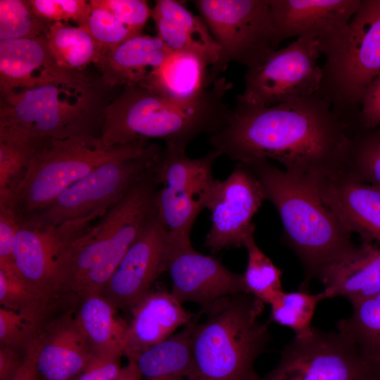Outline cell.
I'll use <instances>...</instances> for the list:
<instances>
[{
	"label": "cell",
	"instance_id": "f546056e",
	"mask_svg": "<svg viewBox=\"0 0 380 380\" xmlns=\"http://www.w3.org/2000/svg\"><path fill=\"white\" fill-rule=\"evenodd\" d=\"M39 140L15 126L0 124V205L8 202L22 181Z\"/></svg>",
	"mask_w": 380,
	"mask_h": 380
},
{
	"label": "cell",
	"instance_id": "8fae6325",
	"mask_svg": "<svg viewBox=\"0 0 380 380\" xmlns=\"http://www.w3.org/2000/svg\"><path fill=\"white\" fill-rule=\"evenodd\" d=\"M192 2L220 47L221 72L232 61L254 66L277 50L268 0Z\"/></svg>",
	"mask_w": 380,
	"mask_h": 380
},
{
	"label": "cell",
	"instance_id": "d6a6232c",
	"mask_svg": "<svg viewBox=\"0 0 380 380\" xmlns=\"http://www.w3.org/2000/svg\"><path fill=\"white\" fill-rule=\"evenodd\" d=\"M344 176L380 189V127L360 129L352 137Z\"/></svg>",
	"mask_w": 380,
	"mask_h": 380
},
{
	"label": "cell",
	"instance_id": "7c38bea8",
	"mask_svg": "<svg viewBox=\"0 0 380 380\" xmlns=\"http://www.w3.org/2000/svg\"><path fill=\"white\" fill-rule=\"evenodd\" d=\"M322 54L317 41L297 38L248 68L244 91L236 97L250 104L272 106L317 94L322 77V67L317 64Z\"/></svg>",
	"mask_w": 380,
	"mask_h": 380
},
{
	"label": "cell",
	"instance_id": "277c9868",
	"mask_svg": "<svg viewBox=\"0 0 380 380\" xmlns=\"http://www.w3.org/2000/svg\"><path fill=\"white\" fill-rule=\"evenodd\" d=\"M158 188L154 170L71 246L62 271L63 296L101 292L155 213Z\"/></svg>",
	"mask_w": 380,
	"mask_h": 380
},
{
	"label": "cell",
	"instance_id": "b9f144b4",
	"mask_svg": "<svg viewBox=\"0 0 380 380\" xmlns=\"http://www.w3.org/2000/svg\"><path fill=\"white\" fill-rule=\"evenodd\" d=\"M19 220L13 210L0 205V262H13Z\"/></svg>",
	"mask_w": 380,
	"mask_h": 380
},
{
	"label": "cell",
	"instance_id": "44dd1931",
	"mask_svg": "<svg viewBox=\"0 0 380 380\" xmlns=\"http://www.w3.org/2000/svg\"><path fill=\"white\" fill-rule=\"evenodd\" d=\"M325 205L362 243L380 246V189L344 175L324 181L314 189Z\"/></svg>",
	"mask_w": 380,
	"mask_h": 380
},
{
	"label": "cell",
	"instance_id": "4fadbf2b",
	"mask_svg": "<svg viewBox=\"0 0 380 380\" xmlns=\"http://www.w3.org/2000/svg\"><path fill=\"white\" fill-rule=\"evenodd\" d=\"M102 214L39 226L19 221L13 262L22 279L37 292L58 300L63 264L71 246L87 233Z\"/></svg>",
	"mask_w": 380,
	"mask_h": 380
},
{
	"label": "cell",
	"instance_id": "83f0119b",
	"mask_svg": "<svg viewBox=\"0 0 380 380\" xmlns=\"http://www.w3.org/2000/svg\"><path fill=\"white\" fill-rule=\"evenodd\" d=\"M201 310L179 332L139 355L134 360L143 380H198L191 336Z\"/></svg>",
	"mask_w": 380,
	"mask_h": 380
},
{
	"label": "cell",
	"instance_id": "4316f807",
	"mask_svg": "<svg viewBox=\"0 0 380 380\" xmlns=\"http://www.w3.org/2000/svg\"><path fill=\"white\" fill-rule=\"evenodd\" d=\"M80 300L75 319L94 355L123 356L129 322L119 315L118 308L100 293Z\"/></svg>",
	"mask_w": 380,
	"mask_h": 380
},
{
	"label": "cell",
	"instance_id": "f35d334b",
	"mask_svg": "<svg viewBox=\"0 0 380 380\" xmlns=\"http://www.w3.org/2000/svg\"><path fill=\"white\" fill-rule=\"evenodd\" d=\"M34 13L50 22H75L78 27L85 23L90 11L85 0H29Z\"/></svg>",
	"mask_w": 380,
	"mask_h": 380
},
{
	"label": "cell",
	"instance_id": "52a82bcc",
	"mask_svg": "<svg viewBox=\"0 0 380 380\" xmlns=\"http://www.w3.org/2000/svg\"><path fill=\"white\" fill-rule=\"evenodd\" d=\"M317 94L358 127L362 94L380 74V0H361L343 32L324 53Z\"/></svg>",
	"mask_w": 380,
	"mask_h": 380
},
{
	"label": "cell",
	"instance_id": "1f68e13d",
	"mask_svg": "<svg viewBox=\"0 0 380 380\" xmlns=\"http://www.w3.org/2000/svg\"><path fill=\"white\" fill-rule=\"evenodd\" d=\"M49 49L62 67L82 70L95 63L99 56V47L82 27L68 23H51L45 35Z\"/></svg>",
	"mask_w": 380,
	"mask_h": 380
},
{
	"label": "cell",
	"instance_id": "4dcf8cb0",
	"mask_svg": "<svg viewBox=\"0 0 380 380\" xmlns=\"http://www.w3.org/2000/svg\"><path fill=\"white\" fill-rule=\"evenodd\" d=\"M353 313L337 323L369 367H380V293L352 303Z\"/></svg>",
	"mask_w": 380,
	"mask_h": 380
},
{
	"label": "cell",
	"instance_id": "8992f818",
	"mask_svg": "<svg viewBox=\"0 0 380 380\" xmlns=\"http://www.w3.org/2000/svg\"><path fill=\"white\" fill-rule=\"evenodd\" d=\"M115 88L99 76L84 84L54 82L11 91L0 95V124L39 139L100 137Z\"/></svg>",
	"mask_w": 380,
	"mask_h": 380
},
{
	"label": "cell",
	"instance_id": "ffe728a7",
	"mask_svg": "<svg viewBox=\"0 0 380 380\" xmlns=\"http://www.w3.org/2000/svg\"><path fill=\"white\" fill-rule=\"evenodd\" d=\"M40 380H76L94 353L69 312L51 318L38 335Z\"/></svg>",
	"mask_w": 380,
	"mask_h": 380
},
{
	"label": "cell",
	"instance_id": "484cf974",
	"mask_svg": "<svg viewBox=\"0 0 380 380\" xmlns=\"http://www.w3.org/2000/svg\"><path fill=\"white\" fill-rule=\"evenodd\" d=\"M210 70L207 61L196 53L171 51L139 86L174 100L191 101L211 86Z\"/></svg>",
	"mask_w": 380,
	"mask_h": 380
},
{
	"label": "cell",
	"instance_id": "74e56055",
	"mask_svg": "<svg viewBox=\"0 0 380 380\" xmlns=\"http://www.w3.org/2000/svg\"><path fill=\"white\" fill-rule=\"evenodd\" d=\"M41 330L22 314L0 308V347H13L26 352Z\"/></svg>",
	"mask_w": 380,
	"mask_h": 380
},
{
	"label": "cell",
	"instance_id": "d4e9b609",
	"mask_svg": "<svg viewBox=\"0 0 380 380\" xmlns=\"http://www.w3.org/2000/svg\"><path fill=\"white\" fill-rule=\"evenodd\" d=\"M171 51L157 35L142 34L105 53L94 65L107 85H139Z\"/></svg>",
	"mask_w": 380,
	"mask_h": 380
},
{
	"label": "cell",
	"instance_id": "ba28073f",
	"mask_svg": "<svg viewBox=\"0 0 380 380\" xmlns=\"http://www.w3.org/2000/svg\"><path fill=\"white\" fill-rule=\"evenodd\" d=\"M106 148L100 137L42 138L25 174L6 204L18 220L43 210L77 180L125 151L132 144Z\"/></svg>",
	"mask_w": 380,
	"mask_h": 380
},
{
	"label": "cell",
	"instance_id": "e575fe53",
	"mask_svg": "<svg viewBox=\"0 0 380 380\" xmlns=\"http://www.w3.org/2000/svg\"><path fill=\"white\" fill-rule=\"evenodd\" d=\"M324 299L322 293L283 291L270 305V320L293 329L296 338L305 337L312 332V318L317 305Z\"/></svg>",
	"mask_w": 380,
	"mask_h": 380
},
{
	"label": "cell",
	"instance_id": "cb8c5ba5",
	"mask_svg": "<svg viewBox=\"0 0 380 380\" xmlns=\"http://www.w3.org/2000/svg\"><path fill=\"white\" fill-rule=\"evenodd\" d=\"M318 278L324 298L346 297L351 303L380 293V248L362 243L343 258L324 267Z\"/></svg>",
	"mask_w": 380,
	"mask_h": 380
},
{
	"label": "cell",
	"instance_id": "60d3db41",
	"mask_svg": "<svg viewBox=\"0 0 380 380\" xmlns=\"http://www.w3.org/2000/svg\"><path fill=\"white\" fill-rule=\"evenodd\" d=\"M359 121L361 129L380 127V74L372 81L362 94Z\"/></svg>",
	"mask_w": 380,
	"mask_h": 380
},
{
	"label": "cell",
	"instance_id": "f1b7e54d",
	"mask_svg": "<svg viewBox=\"0 0 380 380\" xmlns=\"http://www.w3.org/2000/svg\"><path fill=\"white\" fill-rule=\"evenodd\" d=\"M30 287L14 262H0L1 307L16 311L42 329L52 318L56 301Z\"/></svg>",
	"mask_w": 380,
	"mask_h": 380
},
{
	"label": "cell",
	"instance_id": "7bdbcfd3",
	"mask_svg": "<svg viewBox=\"0 0 380 380\" xmlns=\"http://www.w3.org/2000/svg\"><path fill=\"white\" fill-rule=\"evenodd\" d=\"M119 356L94 355L76 380H117L122 369Z\"/></svg>",
	"mask_w": 380,
	"mask_h": 380
},
{
	"label": "cell",
	"instance_id": "ab89813d",
	"mask_svg": "<svg viewBox=\"0 0 380 380\" xmlns=\"http://www.w3.org/2000/svg\"><path fill=\"white\" fill-rule=\"evenodd\" d=\"M91 1L110 12L134 36L144 34L143 29L151 18V8L144 0H91Z\"/></svg>",
	"mask_w": 380,
	"mask_h": 380
},
{
	"label": "cell",
	"instance_id": "603a6c76",
	"mask_svg": "<svg viewBox=\"0 0 380 380\" xmlns=\"http://www.w3.org/2000/svg\"><path fill=\"white\" fill-rule=\"evenodd\" d=\"M170 292L151 291L129 310L124 356L134 361L144 351L163 342L181 326H186L194 314L184 308Z\"/></svg>",
	"mask_w": 380,
	"mask_h": 380
},
{
	"label": "cell",
	"instance_id": "7dc6e473",
	"mask_svg": "<svg viewBox=\"0 0 380 380\" xmlns=\"http://www.w3.org/2000/svg\"><path fill=\"white\" fill-rule=\"evenodd\" d=\"M364 380H380V367H369Z\"/></svg>",
	"mask_w": 380,
	"mask_h": 380
},
{
	"label": "cell",
	"instance_id": "ac0fdd59",
	"mask_svg": "<svg viewBox=\"0 0 380 380\" xmlns=\"http://www.w3.org/2000/svg\"><path fill=\"white\" fill-rule=\"evenodd\" d=\"M278 44L297 37L319 42L322 54L343 32L361 0H268Z\"/></svg>",
	"mask_w": 380,
	"mask_h": 380
},
{
	"label": "cell",
	"instance_id": "3957f363",
	"mask_svg": "<svg viewBox=\"0 0 380 380\" xmlns=\"http://www.w3.org/2000/svg\"><path fill=\"white\" fill-rule=\"evenodd\" d=\"M244 164L259 179L265 198L277 209L286 239L303 264L305 279L301 290L307 289L310 280L318 278L324 267L356 248L352 234L312 189L267 159Z\"/></svg>",
	"mask_w": 380,
	"mask_h": 380
},
{
	"label": "cell",
	"instance_id": "d6986e66",
	"mask_svg": "<svg viewBox=\"0 0 380 380\" xmlns=\"http://www.w3.org/2000/svg\"><path fill=\"white\" fill-rule=\"evenodd\" d=\"M93 78L59 65L45 36L0 41V95L48 83L84 84Z\"/></svg>",
	"mask_w": 380,
	"mask_h": 380
},
{
	"label": "cell",
	"instance_id": "7a4b0ae2",
	"mask_svg": "<svg viewBox=\"0 0 380 380\" xmlns=\"http://www.w3.org/2000/svg\"><path fill=\"white\" fill-rule=\"evenodd\" d=\"M232 87L224 77L217 78L197 98L182 101L139 85L125 86L105 110L101 142L110 148L161 139L165 148L186 151L198 136H210L225 124L230 108L224 97Z\"/></svg>",
	"mask_w": 380,
	"mask_h": 380
},
{
	"label": "cell",
	"instance_id": "7402d4cb",
	"mask_svg": "<svg viewBox=\"0 0 380 380\" xmlns=\"http://www.w3.org/2000/svg\"><path fill=\"white\" fill-rule=\"evenodd\" d=\"M157 36L172 51H186L203 58L210 66L209 84L221 72V49L203 19L175 0H157L151 8Z\"/></svg>",
	"mask_w": 380,
	"mask_h": 380
},
{
	"label": "cell",
	"instance_id": "f6af8a7d",
	"mask_svg": "<svg viewBox=\"0 0 380 380\" xmlns=\"http://www.w3.org/2000/svg\"><path fill=\"white\" fill-rule=\"evenodd\" d=\"M38 348L39 341L37 336L30 343L26 351L22 367L11 380H40L37 367Z\"/></svg>",
	"mask_w": 380,
	"mask_h": 380
},
{
	"label": "cell",
	"instance_id": "5b68a950",
	"mask_svg": "<svg viewBox=\"0 0 380 380\" xmlns=\"http://www.w3.org/2000/svg\"><path fill=\"white\" fill-rule=\"evenodd\" d=\"M263 310L262 300L246 293L202 310L207 320L191 336L198 380H260L254 362L270 339L267 324L258 320Z\"/></svg>",
	"mask_w": 380,
	"mask_h": 380
},
{
	"label": "cell",
	"instance_id": "836d02e7",
	"mask_svg": "<svg viewBox=\"0 0 380 380\" xmlns=\"http://www.w3.org/2000/svg\"><path fill=\"white\" fill-rule=\"evenodd\" d=\"M248 251V264L243 275L248 293L272 304L284 291L281 286V270L257 246L254 233L244 241Z\"/></svg>",
	"mask_w": 380,
	"mask_h": 380
},
{
	"label": "cell",
	"instance_id": "9c48e42d",
	"mask_svg": "<svg viewBox=\"0 0 380 380\" xmlns=\"http://www.w3.org/2000/svg\"><path fill=\"white\" fill-rule=\"evenodd\" d=\"M163 149L155 143L134 141L125 151L75 182L45 208L19 221L50 226L103 215L153 171Z\"/></svg>",
	"mask_w": 380,
	"mask_h": 380
},
{
	"label": "cell",
	"instance_id": "2e32d148",
	"mask_svg": "<svg viewBox=\"0 0 380 380\" xmlns=\"http://www.w3.org/2000/svg\"><path fill=\"white\" fill-rule=\"evenodd\" d=\"M167 233L156 210L100 294L117 308L130 310L167 270Z\"/></svg>",
	"mask_w": 380,
	"mask_h": 380
},
{
	"label": "cell",
	"instance_id": "30bf717a",
	"mask_svg": "<svg viewBox=\"0 0 380 380\" xmlns=\"http://www.w3.org/2000/svg\"><path fill=\"white\" fill-rule=\"evenodd\" d=\"M220 156L213 150L191 158L186 151L163 148L155 168L158 185L156 205L170 242H191L196 219L206 208L215 180L213 165Z\"/></svg>",
	"mask_w": 380,
	"mask_h": 380
},
{
	"label": "cell",
	"instance_id": "bcb514c9",
	"mask_svg": "<svg viewBox=\"0 0 380 380\" xmlns=\"http://www.w3.org/2000/svg\"><path fill=\"white\" fill-rule=\"evenodd\" d=\"M117 380H143L136 362L128 361L127 365L122 367Z\"/></svg>",
	"mask_w": 380,
	"mask_h": 380
},
{
	"label": "cell",
	"instance_id": "6da1fadb",
	"mask_svg": "<svg viewBox=\"0 0 380 380\" xmlns=\"http://www.w3.org/2000/svg\"><path fill=\"white\" fill-rule=\"evenodd\" d=\"M358 130L317 94L272 106L236 97L225 124L209 137V143L236 163L275 160L314 189L344 175L350 141Z\"/></svg>",
	"mask_w": 380,
	"mask_h": 380
},
{
	"label": "cell",
	"instance_id": "9a60e30c",
	"mask_svg": "<svg viewBox=\"0 0 380 380\" xmlns=\"http://www.w3.org/2000/svg\"><path fill=\"white\" fill-rule=\"evenodd\" d=\"M265 200L261 183L243 163H236L224 180L215 179L206 205L211 227L205 246L215 253L243 246L246 238L254 233L251 220Z\"/></svg>",
	"mask_w": 380,
	"mask_h": 380
},
{
	"label": "cell",
	"instance_id": "e0dca14e",
	"mask_svg": "<svg viewBox=\"0 0 380 380\" xmlns=\"http://www.w3.org/2000/svg\"><path fill=\"white\" fill-rule=\"evenodd\" d=\"M166 271L172 280V295L181 303H198L201 310L223 298L248 293L243 274L234 273L217 258L196 251L191 242L168 239Z\"/></svg>",
	"mask_w": 380,
	"mask_h": 380
},
{
	"label": "cell",
	"instance_id": "ee69618b",
	"mask_svg": "<svg viewBox=\"0 0 380 380\" xmlns=\"http://www.w3.org/2000/svg\"><path fill=\"white\" fill-rule=\"evenodd\" d=\"M26 352L9 346L0 347V380H11L22 367Z\"/></svg>",
	"mask_w": 380,
	"mask_h": 380
},
{
	"label": "cell",
	"instance_id": "5bb4252c",
	"mask_svg": "<svg viewBox=\"0 0 380 380\" xmlns=\"http://www.w3.org/2000/svg\"><path fill=\"white\" fill-rule=\"evenodd\" d=\"M369 368L350 338L313 327L310 335L295 337L260 380H364Z\"/></svg>",
	"mask_w": 380,
	"mask_h": 380
},
{
	"label": "cell",
	"instance_id": "d590c367",
	"mask_svg": "<svg viewBox=\"0 0 380 380\" xmlns=\"http://www.w3.org/2000/svg\"><path fill=\"white\" fill-rule=\"evenodd\" d=\"M51 24L34 13L29 0H0V41L45 36Z\"/></svg>",
	"mask_w": 380,
	"mask_h": 380
},
{
	"label": "cell",
	"instance_id": "8d00e7d4",
	"mask_svg": "<svg viewBox=\"0 0 380 380\" xmlns=\"http://www.w3.org/2000/svg\"><path fill=\"white\" fill-rule=\"evenodd\" d=\"M89 2V13L85 23L80 27L84 29L98 44L99 58L128 39L134 37L128 28L110 12L95 5L91 0Z\"/></svg>",
	"mask_w": 380,
	"mask_h": 380
}]
</instances>
